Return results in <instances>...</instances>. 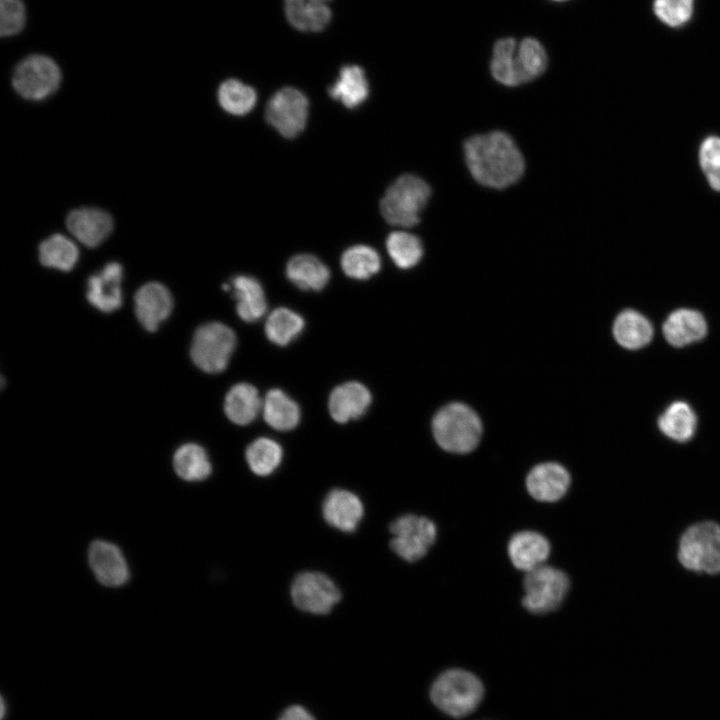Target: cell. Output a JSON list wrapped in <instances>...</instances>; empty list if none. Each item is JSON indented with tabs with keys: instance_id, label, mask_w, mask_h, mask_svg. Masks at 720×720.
I'll use <instances>...</instances> for the list:
<instances>
[{
	"instance_id": "29",
	"label": "cell",
	"mask_w": 720,
	"mask_h": 720,
	"mask_svg": "<svg viewBox=\"0 0 720 720\" xmlns=\"http://www.w3.org/2000/svg\"><path fill=\"white\" fill-rule=\"evenodd\" d=\"M285 11L288 21L303 31H320L331 18L324 2L312 0H285Z\"/></svg>"
},
{
	"instance_id": "25",
	"label": "cell",
	"mask_w": 720,
	"mask_h": 720,
	"mask_svg": "<svg viewBox=\"0 0 720 720\" xmlns=\"http://www.w3.org/2000/svg\"><path fill=\"white\" fill-rule=\"evenodd\" d=\"M331 98L354 109L368 97L369 85L363 69L357 65L343 66L336 82L328 88Z\"/></svg>"
},
{
	"instance_id": "37",
	"label": "cell",
	"mask_w": 720,
	"mask_h": 720,
	"mask_svg": "<svg viewBox=\"0 0 720 720\" xmlns=\"http://www.w3.org/2000/svg\"><path fill=\"white\" fill-rule=\"evenodd\" d=\"M517 61L524 83L541 76L548 63L547 54L541 43L533 38H525L517 48Z\"/></svg>"
},
{
	"instance_id": "19",
	"label": "cell",
	"mask_w": 720,
	"mask_h": 720,
	"mask_svg": "<svg viewBox=\"0 0 720 720\" xmlns=\"http://www.w3.org/2000/svg\"><path fill=\"white\" fill-rule=\"evenodd\" d=\"M66 223L71 234L88 247H95L103 242L113 228L111 216L97 208L73 210Z\"/></svg>"
},
{
	"instance_id": "14",
	"label": "cell",
	"mask_w": 720,
	"mask_h": 720,
	"mask_svg": "<svg viewBox=\"0 0 720 720\" xmlns=\"http://www.w3.org/2000/svg\"><path fill=\"white\" fill-rule=\"evenodd\" d=\"M322 515L330 526L343 532H352L363 518L364 507L360 498L351 491L333 489L323 501Z\"/></svg>"
},
{
	"instance_id": "6",
	"label": "cell",
	"mask_w": 720,
	"mask_h": 720,
	"mask_svg": "<svg viewBox=\"0 0 720 720\" xmlns=\"http://www.w3.org/2000/svg\"><path fill=\"white\" fill-rule=\"evenodd\" d=\"M569 586V578L562 570L542 565L526 573L522 604L533 614L552 612L564 601Z\"/></svg>"
},
{
	"instance_id": "36",
	"label": "cell",
	"mask_w": 720,
	"mask_h": 720,
	"mask_svg": "<svg viewBox=\"0 0 720 720\" xmlns=\"http://www.w3.org/2000/svg\"><path fill=\"white\" fill-rule=\"evenodd\" d=\"M386 248L393 262L401 269L414 267L423 256L420 238L405 231L390 233L386 239Z\"/></svg>"
},
{
	"instance_id": "27",
	"label": "cell",
	"mask_w": 720,
	"mask_h": 720,
	"mask_svg": "<svg viewBox=\"0 0 720 720\" xmlns=\"http://www.w3.org/2000/svg\"><path fill=\"white\" fill-rule=\"evenodd\" d=\"M263 416L266 423L275 430L294 429L300 420L298 404L280 389H271L263 402Z\"/></svg>"
},
{
	"instance_id": "34",
	"label": "cell",
	"mask_w": 720,
	"mask_h": 720,
	"mask_svg": "<svg viewBox=\"0 0 720 720\" xmlns=\"http://www.w3.org/2000/svg\"><path fill=\"white\" fill-rule=\"evenodd\" d=\"M341 268L350 278L366 280L375 275L381 267L379 254L366 245L352 246L341 256Z\"/></svg>"
},
{
	"instance_id": "17",
	"label": "cell",
	"mask_w": 720,
	"mask_h": 720,
	"mask_svg": "<svg viewBox=\"0 0 720 720\" xmlns=\"http://www.w3.org/2000/svg\"><path fill=\"white\" fill-rule=\"evenodd\" d=\"M707 322L697 310L679 308L665 319L662 332L666 341L674 347H684L702 340L707 334Z\"/></svg>"
},
{
	"instance_id": "24",
	"label": "cell",
	"mask_w": 720,
	"mask_h": 720,
	"mask_svg": "<svg viewBox=\"0 0 720 720\" xmlns=\"http://www.w3.org/2000/svg\"><path fill=\"white\" fill-rule=\"evenodd\" d=\"M236 311L245 322L258 321L265 314L267 303L259 281L251 276L239 275L232 281Z\"/></svg>"
},
{
	"instance_id": "16",
	"label": "cell",
	"mask_w": 720,
	"mask_h": 720,
	"mask_svg": "<svg viewBox=\"0 0 720 720\" xmlns=\"http://www.w3.org/2000/svg\"><path fill=\"white\" fill-rule=\"evenodd\" d=\"M371 401V393L365 385L350 381L333 389L329 396L328 407L334 421L344 424L362 417Z\"/></svg>"
},
{
	"instance_id": "2",
	"label": "cell",
	"mask_w": 720,
	"mask_h": 720,
	"mask_svg": "<svg viewBox=\"0 0 720 720\" xmlns=\"http://www.w3.org/2000/svg\"><path fill=\"white\" fill-rule=\"evenodd\" d=\"M677 560L685 570L708 576L720 574V524L702 520L689 525L679 536Z\"/></svg>"
},
{
	"instance_id": "1",
	"label": "cell",
	"mask_w": 720,
	"mask_h": 720,
	"mask_svg": "<svg viewBox=\"0 0 720 720\" xmlns=\"http://www.w3.org/2000/svg\"><path fill=\"white\" fill-rule=\"evenodd\" d=\"M466 166L473 179L492 189L517 183L525 172V159L513 138L503 131L469 137L463 144Z\"/></svg>"
},
{
	"instance_id": "5",
	"label": "cell",
	"mask_w": 720,
	"mask_h": 720,
	"mask_svg": "<svg viewBox=\"0 0 720 720\" xmlns=\"http://www.w3.org/2000/svg\"><path fill=\"white\" fill-rule=\"evenodd\" d=\"M484 694L481 681L472 673L452 669L433 682L430 697L436 707L449 716L460 718L473 712Z\"/></svg>"
},
{
	"instance_id": "28",
	"label": "cell",
	"mask_w": 720,
	"mask_h": 720,
	"mask_svg": "<svg viewBox=\"0 0 720 720\" xmlns=\"http://www.w3.org/2000/svg\"><path fill=\"white\" fill-rule=\"evenodd\" d=\"M518 45L513 38L498 40L493 49L490 71L493 78L507 87L524 84L517 61Z\"/></svg>"
},
{
	"instance_id": "22",
	"label": "cell",
	"mask_w": 720,
	"mask_h": 720,
	"mask_svg": "<svg viewBox=\"0 0 720 720\" xmlns=\"http://www.w3.org/2000/svg\"><path fill=\"white\" fill-rule=\"evenodd\" d=\"M613 335L622 347L637 350L651 342L654 330L647 317L636 310L626 309L617 315Z\"/></svg>"
},
{
	"instance_id": "12",
	"label": "cell",
	"mask_w": 720,
	"mask_h": 720,
	"mask_svg": "<svg viewBox=\"0 0 720 720\" xmlns=\"http://www.w3.org/2000/svg\"><path fill=\"white\" fill-rule=\"evenodd\" d=\"M89 564L97 580L107 587H119L129 578L127 562L115 544L96 540L89 548Z\"/></svg>"
},
{
	"instance_id": "42",
	"label": "cell",
	"mask_w": 720,
	"mask_h": 720,
	"mask_svg": "<svg viewBox=\"0 0 720 720\" xmlns=\"http://www.w3.org/2000/svg\"><path fill=\"white\" fill-rule=\"evenodd\" d=\"M312 1H318V2H324V3H326L328 0H312Z\"/></svg>"
},
{
	"instance_id": "33",
	"label": "cell",
	"mask_w": 720,
	"mask_h": 720,
	"mask_svg": "<svg viewBox=\"0 0 720 720\" xmlns=\"http://www.w3.org/2000/svg\"><path fill=\"white\" fill-rule=\"evenodd\" d=\"M282 456L280 444L266 437L251 442L245 452L249 468L258 476L272 474L280 465Z\"/></svg>"
},
{
	"instance_id": "15",
	"label": "cell",
	"mask_w": 720,
	"mask_h": 720,
	"mask_svg": "<svg viewBox=\"0 0 720 720\" xmlns=\"http://www.w3.org/2000/svg\"><path fill=\"white\" fill-rule=\"evenodd\" d=\"M136 316L142 326L154 332L168 318L172 311L173 300L168 289L160 283L152 282L142 286L135 294Z\"/></svg>"
},
{
	"instance_id": "20",
	"label": "cell",
	"mask_w": 720,
	"mask_h": 720,
	"mask_svg": "<svg viewBox=\"0 0 720 720\" xmlns=\"http://www.w3.org/2000/svg\"><path fill=\"white\" fill-rule=\"evenodd\" d=\"M550 543L535 531H520L508 543V555L515 568L532 571L542 565L550 555Z\"/></svg>"
},
{
	"instance_id": "26",
	"label": "cell",
	"mask_w": 720,
	"mask_h": 720,
	"mask_svg": "<svg viewBox=\"0 0 720 720\" xmlns=\"http://www.w3.org/2000/svg\"><path fill=\"white\" fill-rule=\"evenodd\" d=\"M261 409L258 390L249 383H238L226 394L224 411L231 422L248 425L257 417Z\"/></svg>"
},
{
	"instance_id": "8",
	"label": "cell",
	"mask_w": 720,
	"mask_h": 720,
	"mask_svg": "<svg viewBox=\"0 0 720 720\" xmlns=\"http://www.w3.org/2000/svg\"><path fill=\"white\" fill-rule=\"evenodd\" d=\"M61 81L58 65L44 55H31L15 68L12 84L16 92L28 100H42L56 91Z\"/></svg>"
},
{
	"instance_id": "13",
	"label": "cell",
	"mask_w": 720,
	"mask_h": 720,
	"mask_svg": "<svg viewBox=\"0 0 720 720\" xmlns=\"http://www.w3.org/2000/svg\"><path fill=\"white\" fill-rule=\"evenodd\" d=\"M571 477L561 464L547 462L534 466L527 475L526 488L540 502H555L568 491Z\"/></svg>"
},
{
	"instance_id": "31",
	"label": "cell",
	"mask_w": 720,
	"mask_h": 720,
	"mask_svg": "<svg viewBox=\"0 0 720 720\" xmlns=\"http://www.w3.org/2000/svg\"><path fill=\"white\" fill-rule=\"evenodd\" d=\"M304 326V319L298 313L279 307L267 317L265 334L272 343L286 346L301 334Z\"/></svg>"
},
{
	"instance_id": "40",
	"label": "cell",
	"mask_w": 720,
	"mask_h": 720,
	"mask_svg": "<svg viewBox=\"0 0 720 720\" xmlns=\"http://www.w3.org/2000/svg\"><path fill=\"white\" fill-rule=\"evenodd\" d=\"M0 33L9 37L19 33L25 24V8L21 0H0Z\"/></svg>"
},
{
	"instance_id": "10",
	"label": "cell",
	"mask_w": 720,
	"mask_h": 720,
	"mask_svg": "<svg viewBox=\"0 0 720 720\" xmlns=\"http://www.w3.org/2000/svg\"><path fill=\"white\" fill-rule=\"evenodd\" d=\"M308 109V99L300 90L284 87L268 101L265 119L281 136L292 139L304 130Z\"/></svg>"
},
{
	"instance_id": "41",
	"label": "cell",
	"mask_w": 720,
	"mask_h": 720,
	"mask_svg": "<svg viewBox=\"0 0 720 720\" xmlns=\"http://www.w3.org/2000/svg\"><path fill=\"white\" fill-rule=\"evenodd\" d=\"M277 720H316L314 716L301 705H291L281 712Z\"/></svg>"
},
{
	"instance_id": "39",
	"label": "cell",
	"mask_w": 720,
	"mask_h": 720,
	"mask_svg": "<svg viewBox=\"0 0 720 720\" xmlns=\"http://www.w3.org/2000/svg\"><path fill=\"white\" fill-rule=\"evenodd\" d=\"M693 6V0H655L653 9L663 23L679 27L690 20Z\"/></svg>"
},
{
	"instance_id": "38",
	"label": "cell",
	"mask_w": 720,
	"mask_h": 720,
	"mask_svg": "<svg viewBox=\"0 0 720 720\" xmlns=\"http://www.w3.org/2000/svg\"><path fill=\"white\" fill-rule=\"evenodd\" d=\"M698 159L700 167L709 186L720 192V137L708 136L699 147Z\"/></svg>"
},
{
	"instance_id": "18",
	"label": "cell",
	"mask_w": 720,
	"mask_h": 720,
	"mask_svg": "<svg viewBox=\"0 0 720 720\" xmlns=\"http://www.w3.org/2000/svg\"><path fill=\"white\" fill-rule=\"evenodd\" d=\"M122 266L108 263L102 271L88 280L87 299L102 312H113L122 304Z\"/></svg>"
},
{
	"instance_id": "7",
	"label": "cell",
	"mask_w": 720,
	"mask_h": 720,
	"mask_svg": "<svg viewBox=\"0 0 720 720\" xmlns=\"http://www.w3.org/2000/svg\"><path fill=\"white\" fill-rule=\"evenodd\" d=\"M235 346L236 336L228 326L219 322L207 323L194 334L191 358L201 370L219 373L227 367Z\"/></svg>"
},
{
	"instance_id": "4",
	"label": "cell",
	"mask_w": 720,
	"mask_h": 720,
	"mask_svg": "<svg viewBox=\"0 0 720 720\" xmlns=\"http://www.w3.org/2000/svg\"><path fill=\"white\" fill-rule=\"evenodd\" d=\"M432 429L441 448L458 454L474 450L482 433L478 415L462 403H451L440 409L433 419Z\"/></svg>"
},
{
	"instance_id": "3",
	"label": "cell",
	"mask_w": 720,
	"mask_h": 720,
	"mask_svg": "<svg viewBox=\"0 0 720 720\" xmlns=\"http://www.w3.org/2000/svg\"><path fill=\"white\" fill-rule=\"evenodd\" d=\"M431 192L429 184L422 178L404 174L387 188L380 201V212L390 225L413 227L419 223Z\"/></svg>"
},
{
	"instance_id": "11",
	"label": "cell",
	"mask_w": 720,
	"mask_h": 720,
	"mask_svg": "<svg viewBox=\"0 0 720 720\" xmlns=\"http://www.w3.org/2000/svg\"><path fill=\"white\" fill-rule=\"evenodd\" d=\"M291 598L297 608L312 614H327L341 599L337 585L320 572H303L291 585Z\"/></svg>"
},
{
	"instance_id": "32",
	"label": "cell",
	"mask_w": 720,
	"mask_h": 720,
	"mask_svg": "<svg viewBox=\"0 0 720 720\" xmlns=\"http://www.w3.org/2000/svg\"><path fill=\"white\" fill-rule=\"evenodd\" d=\"M79 251L69 238L55 234L44 240L39 247L41 263L50 268L70 271L78 261Z\"/></svg>"
},
{
	"instance_id": "30",
	"label": "cell",
	"mask_w": 720,
	"mask_h": 720,
	"mask_svg": "<svg viewBox=\"0 0 720 720\" xmlns=\"http://www.w3.org/2000/svg\"><path fill=\"white\" fill-rule=\"evenodd\" d=\"M177 475L186 481H201L212 472V466L203 447L194 443L177 449L173 458Z\"/></svg>"
},
{
	"instance_id": "35",
	"label": "cell",
	"mask_w": 720,
	"mask_h": 720,
	"mask_svg": "<svg viewBox=\"0 0 720 720\" xmlns=\"http://www.w3.org/2000/svg\"><path fill=\"white\" fill-rule=\"evenodd\" d=\"M256 100L255 90L236 79H228L218 88L220 106L232 115L242 116L249 113Z\"/></svg>"
},
{
	"instance_id": "43",
	"label": "cell",
	"mask_w": 720,
	"mask_h": 720,
	"mask_svg": "<svg viewBox=\"0 0 720 720\" xmlns=\"http://www.w3.org/2000/svg\"><path fill=\"white\" fill-rule=\"evenodd\" d=\"M554 1H565V0H554Z\"/></svg>"
},
{
	"instance_id": "9",
	"label": "cell",
	"mask_w": 720,
	"mask_h": 720,
	"mask_svg": "<svg viewBox=\"0 0 720 720\" xmlns=\"http://www.w3.org/2000/svg\"><path fill=\"white\" fill-rule=\"evenodd\" d=\"M391 549L403 560L415 562L423 558L435 542L437 529L433 521L413 514L395 519L390 525Z\"/></svg>"
},
{
	"instance_id": "23",
	"label": "cell",
	"mask_w": 720,
	"mask_h": 720,
	"mask_svg": "<svg viewBox=\"0 0 720 720\" xmlns=\"http://www.w3.org/2000/svg\"><path fill=\"white\" fill-rule=\"evenodd\" d=\"M286 276L301 290L320 291L327 285L330 271L316 256L298 254L288 261Z\"/></svg>"
},
{
	"instance_id": "21",
	"label": "cell",
	"mask_w": 720,
	"mask_h": 720,
	"mask_svg": "<svg viewBox=\"0 0 720 720\" xmlns=\"http://www.w3.org/2000/svg\"><path fill=\"white\" fill-rule=\"evenodd\" d=\"M657 425L668 439L686 443L695 436L697 415L687 402L678 400L668 405L659 415Z\"/></svg>"
}]
</instances>
